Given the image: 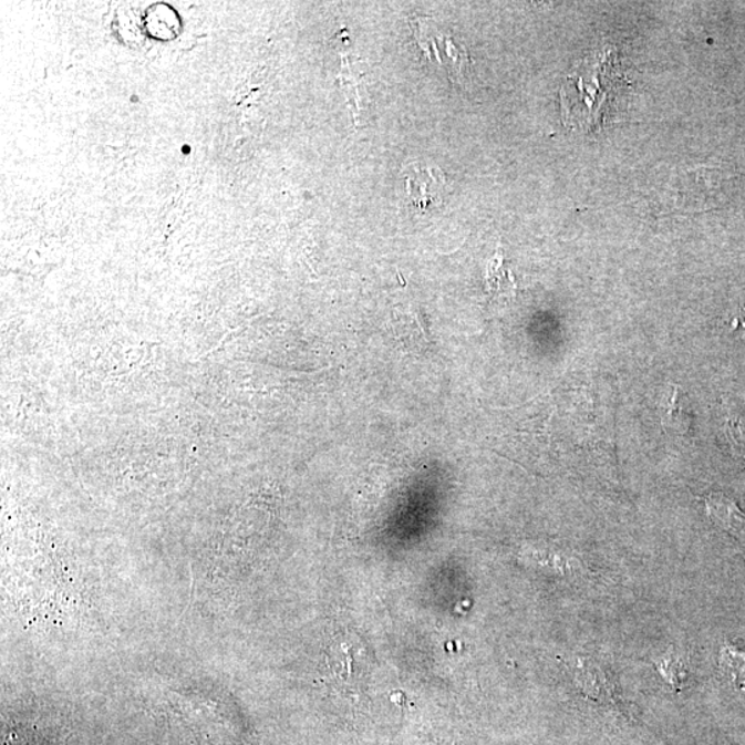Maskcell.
I'll use <instances>...</instances> for the list:
<instances>
[{"label": "cell", "mask_w": 745, "mask_h": 745, "mask_svg": "<svg viewBox=\"0 0 745 745\" xmlns=\"http://www.w3.org/2000/svg\"><path fill=\"white\" fill-rule=\"evenodd\" d=\"M403 176L407 198L418 210H427L430 206L441 204L446 178L439 169L411 164L403 170Z\"/></svg>", "instance_id": "1"}, {"label": "cell", "mask_w": 745, "mask_h": 745, "mask_svg": "<svg viewBox=\"0 0 745 745\" xmlns=\"http://www.w3.org/2000/svg\"><path fill=\"white\" fill-rule=\"evenodd\" d=\"M705 511L718 528L745 545V514L731 497L722 493H711L705 498Z\"/></svg>", "instance_id": "2"}, {"label": "cell", "mask_w": 745, "mask_h": 745, "mask_svg": "<svg viewBox=\"0 0 745 745\" xmlns=\"http://www.w3.org/2000/svg\"><path fill=\"white\" fill-rule=\"evenodd\" d=\"M720 669L722 674L730 677L733 685L745 689V653L737 651L735 646L725 645L720 655Z\"/></svg>", "instance_id": "3"}, {"label": "cell", "mask_w": 745, "mask_h": 745, "mask_svg": "<svg viewBox=\"0 0 745 745\" xmlns=\"http://www.w3.org/2000/svg\"><path fill=\"white\" fill-rule=\"evenodd\" d=\"M665 416H663V424L665 428H672L677 433H686L691 418L686 417L682 412V407L677 405V392H671L670 400L665 405Z\"/></svg>", "instance_id": "4"}, {"label": "cell", "mask_w": 745, "mask_h": 745, "mask_svg": "<svg viewBox=\"0 0 745 745\" xmlns=\"http://www.w3.org/2000/svg\"><path fill=\"white\" fill-rule=\"evenodd\" d=\"M727 427H730V433L732 436L731 439L733 445H735V451H738V455L745 457V436L743 435L741 422H737V420H731V422L727 423Z\"/></svg>", "instance_id": "5"}, {"label": "cell", "mask_w": 745, "mask_h": 745, "mask_svg": "<svg viewBox=\"0 0 745 745\" xmlns=\"http://www.w3.org/2000/svg\"><path fill=\"white\" fill-rule=\"evenodd\" d=\"M733 329L738 330V335L745 340V306L742 308L741 312L737 313L735 319L732 322Z\"/></svg>", "instance_id": "6"}]
</instances>
